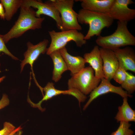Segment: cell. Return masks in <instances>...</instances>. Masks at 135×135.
Listing matches in <instances>:
<instances>
[{
  "label": "cell",
  "mask_w": 135,
  "mask_h": 135,
  "mask_svg": "<svg viewBox=\"0 0 135 135\" xmlns=\"http://www.w3.org/2000/svg\"><path fill=\"white\" fill-rule=\"evenodd\" d=\"M20 8L19 15L14 24L7 33L1 35L5 44L12 38L21 36L28 30L42 28L44 18L37 17L35 11L31 7L22 6Z\"/></svg>",
  "instance_id": "cell-1"
},
{
  "label": "cell",
  "mask_w": 135,
  "mask_h": 135,
  "mask_svg": "<svg viewBox=\"0 0 135 135\" xmlns=\"http://www.w3.org/2000/svg\"><path fill=\"white\" fill-rule=\"evenodd\" d=\"M78 14V23L89 26V30L84 37L86 40L90 39L94 36H100L102 30L105 27H110L114 20L108 13L95 12L82 8Z\"/></svg>",
  "instance_id": "cell-2"
},
{
  "label": "cell",
  "mask_w": 135,
  "mask_h": 135,
  "mask_svg": "<svg viewBox=\"0 0 135 135\" xmlns=\"http://www.w3.org/2000/svg\"><path fill=\"white\" fill-rule=\"evenodd\" d=\"M117 24V28L112 34L98 36L96 40L98 45L112 50L122 47L135 45V38L128 30V22L118 21Z\"/></svg>",
  "instance_id": "cell-3"
},
{
  "label": "cell",
  "mask_w": 135,
  "mask_h": 135,
  "mask_svg": "<svg viewBox=\"0 0 135 135\" xmlns=\"http://www.w3.org/2000/svg\"><path fill=\"white\" fill-rule=\"evenodd\" d=\"M94 73L91 66L85 67L68 80V89H76L86 96L90 94L101 80L95 76Z\"/></svg>",
  "instance_id": "cell-4"
},
{
  "label": "cell",
  "mask_w": 135,
  "mask_h": 135,
  "mask_svg": "<svg viewBox=\"0 0 135 135\" xmlns=\"http://www.w3.org/2000/svg\"><path fill=\"white\" fill-rule=\"evenodd\" d=\"M73 0H50L46 2L58 11L62 21V31L82 29L78 20V14L73 9Z\"/></svg>",
  "instance_id": "cell-5"
},
{
  "label": "cell",
  "mask_w": 135,
  "mask_h": 135,
  "mask_svg": "<svg viewBox=\"0 0 135 135\" xmlns=\"http://www.w3.org/2000/svg\"><path fill=\"white\" fill-rule=\"evenodd\" d=\"M51 42L47 48L46 53L49 55L53 52L59 50L65 47L69 42L72 41L76 46L81 47L86 43L84 39V36L81 32L76 30L62 31L57 32L54 30L48 31Z\"/></svg>",
  "instance_id": "cell-6"
},
{
  "label": "cell",
  "mask_w": 135,
  "mask_h": 135,
  "mask_svg": "<svg viewBox=\"0 0 135 135\" xmlns=\"http://www.w3.org/2000/svg\"><path fill=\"white\" fill-rule=\"evenodd\" d=\"M134 3L131 0H114L108 14L114 20L128 22L135 18V10L128 6Z\"/></svg>",
  "instance_id": "cell-7"
},
{
  "label": "cell",
  "mask_w": 135,
  "mask_h": 135,
  "mask_svg": "<svg viewBox=\"0 0 135 135\" xmlns=\"http://www.w3.org/2000/svg\"><path fill=\"white\" fill-rule=\"evenodd\" d=\"M22 6L37 9L35 14L37 17H40L41 15L44 14L52 18L56 22L58 29L62 30V21L59 12L54 7L46 2L44 3L36 0H23Z\"/></svg>",
  "instance_id": "cell-8"
},
{
  "label": "cell",
  "mask_w": 135,
  "mask_h": 135,
  "mask_svg": "<svg viewBox=\"0 0 135 135\" xmlns=\"http://www.w3.org/2000/svg\"><path fill=\"white\" fill-rule=\"evenodd\" d=\"M48 43V40L44 39L37 44L34 45L30 42L27 43V49L24 54V58L20 64V72L23 70L25 66L27 64L30 65L34 80L37 85L38 84L33 70V65L40 55L46 52L47 46Z\"/></svg>",
  "instance_id": "cell-9"
},
{
  "label": "cell",
  "mask_w": 135,
  "mask_h": 135,
  "mask_svg": "<svg viewBox=\"0 0 135 135\" xmlns=\"http://www.w3.org/2000/svg\"><path fill=\"white\" fill-rule=\"evenodd\" d=\"M110 81L104 78L101 79L99 85L90 94L89 98L84 106L83 110H86L91 102L100 96L109 92L117 94L123 98H132V96L124 90L121 86H117L112 84Z\"/></svg>",
  "instance_id": "cell-10"
},
{
  "label": "cell",
  "mask_w": 135,
  "mask_h": 135,
  "mask_svg": "<svg viewBox=\"0 0 135 135\" xmlns=\"http://www.w3.org/2000/svg\"><path fill=\"white\" fill-rule=\"evenodd\" d=\"M42 90L44 92V95L43 96V98L37 103H33L32 104L33 107L37 108L41 111L44 110L41 106V104L43 102L47 100L59 95L62 94L71 95L75 97L80 103L83 102L86 98L85 95L75 89H68L66 90L57 89L55 88L54 84L52 82H48L46 86L43 88Z\"/></svg>",
  "instance_id": "cell-11"
},
{
  "label": "cell",
  "mask_w": 135,
  "mask_h": 135,
  "mask_svg": "<svg viewBox=\"0 0 135 135\" xmlns=\"http://www.w3.org/2000/svg\"><path fill=\"white\" fill-rule=\"evenodd\" d=\"M100 50L103 61L104 78L110 81L118 67V60L112 50L102 47Z\"/></svg>",
  "instance_id": "cell-12"
},
{
  "label": "cell",
  "mask_w": 135,
  "mask_h": 135,
  "mask_svg": "<svg viewBox=\"0 0 135 135\" xmlns=\"http://www.w3.org/2000/svg\"><path fill=\"white\" fill-rule=\"evenodd\" d=\"M83 58L86 63L89 64L94 70L96 78L101 80L104 78L103 61L100 48L98 46H95L90 52L85 53Z\"/></svg>",
  "instance_id": "cell-13"
},
{
  "label": "cell",
  "mask_w": 135,
  "mask_h": 135,
  "mask_svg": "<svg viewBox=\"0 0 135 135\" xmlns=\"http://www.w3.org/2000/svg\"><path fill=\"white\" fill-rule=\"evenodd\" d=\"M112 50L118 58L119 65L126 71L129 70L135 72V52L133 48L127 46Z\"/></svg>",
  "instance_id": "cell-14"
},
{
  "label": "cell",
  "mask_w": 135,
  "mask_h": 135,
  "mask_svg": "<svg viewBox=\"0 0 135 135\" xmlns=\"http://www.w3.org/2000/svg\"><path fill=\"white\" fill-rule=\"evenodd\" d=\"M59 51L68 70L70 71L72 76L76 74L85 67L86 63L83 58L79 56H74L71 55L68 52L65 46L60 49Z\"/></svg>",
  "instance_id": "cell-15"
},
{
  "label": "cell",
  "mask_w": 135,
  "mask_h": 135,
  "mask_svg": "<svg viewBox=\"0 0 135 135\" xmlns=\"http://www.w3.org/2000/svg\"><path fill=\"white\" fill-rule=\"evenodd\" d=\"M114 0H82V9L95 12L108 13Z\"/></svg>",
  "instance_id": "cell-16"
},
{
  "label": "cell",
  "mask_w": 135,
  "mask_h": 135,
  "mask_svg": "<svg viewBox=\"0 0 135 135\" xmlns=\"http://www.w3.org/2000/svg\"><path fill=\"white\" fill-rule=\"evenodd\" d=\"M49 56L52 60L54 64L52 79L56 82L60 79L63 73L68 70V68L59 50L53 52Z\"/></svg>",
  "instance_id": "cell-17"
},
{
  "label": "cell",
  "mask_w": 135,
  "mask_h": 135,
  "mask_svg": "<svg viewBox=\"0 0 135 135\" xmlns=\"http://www.w3.org/2000/svg\"><path fill=\"white\" fill-rule=\"evenodd\" d=\"M123 98L122 104L118 107V111L114 118L115 119L117 122H135V110H133L129 105L128 97Z\"/></svg>",
  "instance_id": "cell-18"
},
{
  "label": "cell",
  "mask_w": 135,
  "mask_h": 135,
  "mask_svg": "<svg viewBox=\"0 0 135 135\" xmlns=\"http://www.w3.org/2000/svg\"><path fill=\"white\" fill-rule=\"evenodd\" d=\"M23 0H1L5 10V19L10 21L22 5Z\"/></svg>",
  "instance_id": "cell-19"
},
{
  "label": "cell",
  "mask_w": 135,
  "mask_h": 135,
  "mask_svg": "<svg viewBox=\"0 0 135 135\" xmlns=\"http://www.w3.org/2000/svg\"><path fill=\"white\" fill-rule=\"evenodd\" d=\"M121 85L122 89H124L128 94H131L135 90V76L127 72L126 78Z\"/></svg>",
  "instance_id": "cell-20"
},
{
  "label": "cell",
  "mask_w": 135,
  "mask_h": 135,
  "mask_svg": "<svg viewBox=\"0 0 135 135\" xmlns=\"http://www.w3.org/2000/svg\"><path fill=\"white\" fill-rule=\"evenodd\" d=\"M131 124L129 122H120V124L116 130L112 132L111 135H132L134 131L130 128Z\"/></svg>",
  "instance_id": "cell-21"
},
{
  "label": "cell",
  "mask_w": 135,
  "mask_h": 135,
  "mask_svg": "<svg viewBox=\"0 0 135 135\" xmlns=\"http://www.w3.org/2000/svg\"><path fill=\"white\" fill-rule=\"evenodd\" d=\"M126 72L122 66L119 64L118 67L114 73L112 78L116 82L121 84L126 78Z\"/></svg>",
  "instance_id": "cell-22"
},
{
  "label": "cell",
  "mask_w": 135,
  "mask_h": 135,
  "mask_svg": "<svg viewBox=\"0 0 135 135\" xmlns=\"http://www.w3.org/2000/svg\"><path fill=\"white\" fill-rule=\"evenodd\" d=\"M16 128V127L10 122H5L4 123L2 128L0 130V135H9Z\"/></svg>",
  "instance_id": "cell-23"
},
{
  "label": "cell",
  "mask_w": 135,
  "mask_h": 135,
  "mask_svg": "<svg viewBox=\"0 0 135 135\" xmlns=\"http://www.w3.org/2000/svg\"><path fill=\"white\" fill-rule=\"evenodd\" d=\"M1 52H4L6 54L10 57L13 59L18 60L17 58L13 55L8 49L2 37L1 34H0V53Z\"/></svg>",
  "instance_id": "cell-24"
},
{
  "label": "cell",
  "mask_w": 135,
  "mask_h": 135,
  "mask_svg": "<svg viewBox=\"0 0 135 135\" xmlns=\"http://www.w3.org/2000/svg\"><path fill=\"white\" fill-rule=\"evenodd\" d=\"M10 103V100L8 96L3 94L0 100V110L8 106Z\"/></svg>",
  "instance_id": "cell-25"
},
{
  "label": "cell",
  "mask_w": 135,
  "mask_h": 135,
  "mask_svg": "<svg viewBox=\"0 0 135 135\" xmlns=\"http://www.w3.org/2000/svg\"><path fill=\"white\" fill-rule=\"evenodd\" d=\"M0 18L1 19H5V12L2 4L0 3Z\"/></svg>",
  "instance_id": "cell-26"
},
{
  "label": "cell",
  "mask_w": 135,
  "mask_h": 135,
  "mask_svg": "<svg viewBox=\"0 0 135 135\" xmlns=\"http://www.w3.org/2000/svg\"><path fill=\"white\" fill-rule=\"evenodd\" d=\"M22 128L20 126L16 129L13 130L9 135H14L15 134L20 130H21Z\"/></svg>",
  "instance_id": "cell-27"
},
{
  "label": "cell",
  "mask_w": 135,
  "mask_h": 135,
  "mask_svg": "<svg viewBox=\"0 0 135 135\" xmlns=\"http://www.w3.org/2000/svg\"><path fill=\"white\" fill-rule=\"evenodd\" d=\"M22 132L21 130H20L18 131L17 132L16 134V135H22Z\"/></svg>",
  "instance_id": "cell-28"
},
{
  "label": "cell",
  "mask_w": 135,
  "mask_h": 135,
  "mask_svg": "<svg viewBox=\"0 0 135 135\" xmlns=\"http://www.w3.org/2000/svg\"><path fill=\"white\" fill-rule=\"evenodd\" d=\"M5 78V76H3L0 78V83Z\"/></svg>",
  "instance_id": "cell-29"
}]
</instances>
